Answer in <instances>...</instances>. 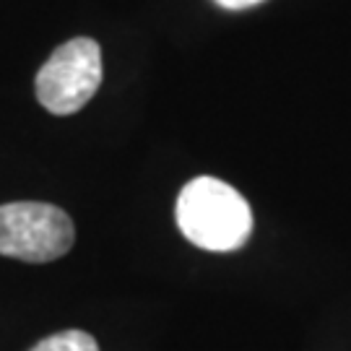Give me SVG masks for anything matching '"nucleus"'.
I'll return each instance as SVG.
<instances>
[{"mask_svg": "<svg viewBox=\"0 0 351 351\" xmlns=\"http://www.w3.org/2000/svg\"><path fill=\"white\" fill-rule=\"evenodd\" d=\"M177 226L201 250L232 252L242 247L252 229L247 201L216 177H195L177 198Z\"/></svg>", "mask_w": 351, "mask_h": 351, "instance_id": "1", "label": "nucleus"}, {"mask_svg": "<svg viewBox=\"0 0 351 351\" xmlns=\"http://www.w3.org/2000/svg\"><path fill=\"white\" fill-rule=\"evenodd\" d=\"M75 229L71 216L50 203H5L0 206V255L50 263L73 247Z\"/></svg>", "mask_w": 351, "mask_h": 351, "instance_id": "2", "label": "nucleus"}, {"mask_svg": "<svg viewBox=\"0 0 351 351\" xmlns=\"http://www.w3.org/2000/svg\"><path fill=\"white\" fill-rule=\"evenodd\" d=\"M101 84V50L94 39L78 37L60 45L37 73V99L52 114H73Z\"/></svg>", "mask_w": 351, "mask_h": 351, "instance_id": "3", "label": "nucleus"}, {"mask_svg": "<svg viewBox=\"0 0 351 351\" xmlns=\"http://www.w3.org/2000/svg\"><path fill=\"white\" fill-rule=\"evenodd\" d=\"M32 351H99V346L84 330H63L42 339Z\"/></svg>", "mask_w": 351, "mask_h": 351, "instance_id": "4", "label": "nucleus"}, {"mask_svg": "<svg viewBox=\"0 0 351 351\" xmlns=\"http://www.w3.org/2000/svg\"><path fill=\"white\" fill-rule=\"evenodd\" d=\"M219 5H224V8H247V5H255V3H261V0H216Z\"/></svg>", "mask_w": 351, "mask_h": 351, "instance_id": "5", "label": "nucleus"}]
</instances>
